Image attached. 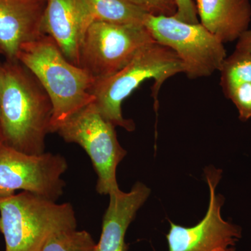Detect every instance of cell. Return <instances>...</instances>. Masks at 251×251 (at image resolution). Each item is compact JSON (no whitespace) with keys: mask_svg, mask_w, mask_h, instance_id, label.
I'll return each instance as SVG.
<instances>
[{"mask_svg":"<svg viewBox=\"0 0 251 251\" xmlns=\"http://www.w3.org/2000/svg\"><path fill=\"white\" fill-rule=\"evenodd\" d=\"M176 6V12L174 17L181 22L198 24L197 8L193 0H175Z\"/></svg>","mask_w":251,"mask_h":251,"instance_id":"cell-19","label":"cell"},{"mask_svg":"<svg viewBox=\"0 0 251 251\" xmlns=\"http://www.w3.org/2000/svg\"><path fill=\"white\" fill-rule=\"evenodd\" d=\"M77 228L72 204L22 191L0 198V232L5 251H41L54 234Z\"/></svg>","mask_w":251,"mask_h":251,"instance_id":"cell-4","label":"cell"},{"mask_svg":"<svg viewBox=\"0 0 251 251\" xmlns=\"http://www.w3.org/2000/svg\"><path fill=\"white\" fill-rule=\"evenodd\" d=\"M236 49L251 53V30L246 31L239 38Z\"/></svg>","mask_w":251,"mask_h":251,"instance_id":"cell-20","label":"cell"},{"mask_svg":"<svg viewBox=\"0 0 251 251\" xmlns=\"http://www.w3.org/2000/svg\"><path fill=\"white\" fill-rule=\"evenodd\" d=\"M0 54H2V51H1V49H0Z\"/></svg>","mask_w":251,"mask_h":251,"instance_id":"cell-22","label":"cell"},{"mask_svg":"<svg viewBox=\"0 0 251 251\" xmlns=\"http://www.w3.org/2000/svg\"><path fill=\"white\" fill-rule=\"evenodd\" d=\"M151 16H173L176 12L175 0H127Z\"/></svg>","mask_w":251,"mask_h":251,"instance_id":"cell-18","label":"cell"},{"mask_svg":"<svg viewBox=\"0 0 251 251\" xmlns=\"http://www.w3.org/2000/svg\"><path fill=\"white\" fill-rule=\"evenodd\" d=\"M115 127L92 103L69 117L54 132L67 143L77 144L85 150L98 177L96 190L102 196L120 191L117 169L127 151L119 142Z\"/></svg>","mask_w":251,"mask_h":251,"instance_id":"cell-5","label":"cell"},{"mask_svg":"<svg viewBox=\"0 0 251 251\" xmlns=\"http://www.w3.org/2000/svg\"><path fill=\"white\" fill-rule=\"evenodd\" d=\"M209 188V203L202 221L192 227L171 223L166 234L168 251H236L242 237L240 226L223 219L221 208L224 197L216 188L222 177V171L214 167L204 170Z\"/></svg>","mask_w":251,"mask_h":251,"instance_id":"cell-9","label":"cell"},{"mask_svg":"<svg viewBox=\"0 0 251 251\" xmlns=\"http://www.w3.org/2000/svg\"><path fill=\"white\" fill-rule=\"evenodd\" d=\"M17 60L36 77L50 99L53 107L51 133L94 103L90 90L95 79L85 69L68 60L50 36L44 34L23 44Z\"/></svg>","mask_w":251,"mask_h":251,"instance_id":"cell-2","label":"cell"},{"mask_svg":"<svg viewBox=\"0 0 251 251\" xmlns=\"http://www.w3.org/2000/svg\"><path fill=\"white\" fill-rule=\"evenodd\" d=\"M69 166L59 153L31 155L7 145L0 146V198L14 195L18 190L58 201L64 193L62 175Z\"/></svg>","mask_w":251,"mask_h":251,"instance_id":"cell-8","label":"cell"},{"mask_svg":"<svg viewBox=\"0 0 251 251\" xmlns=\"http://www.w3.org/2000/svg\"><path fill=\"white\" fill-rule=\"evenodd\" d=\"M223 92L237 107L242 121H247L251 118V82L236 84Z\"/></svg>","mask_w":251,"mask_h":251,"instance_id":"cell-17","label":"cell"},{"mask_svg":"<svg viewBox=\"0 0 251 251\" xmlns=\"http://www.w3.org/2000/svg\"><path fill=\"white\" fill-rule=\"evenodd\" d=\"M153 41L144 24L92 23L81 44L80 67L95 80L110 76Z\"/></svg>","mask_w":251,"mask_h":251,"instance_id":"cell-7","label":"cell"},{"mask_svg":"<svg viewBox=\"0 0 251 251\" xmlns=\"http://www.w3.org/2000/svg\"><path fill=\"white\" fill-rule=\"evenodd\" d=\"M144 25L156 42L177 54L188 78L209 77L220 72L227 57L224 43L201 23L190 24L174 16L148 14Z\"/></svg>","mask_w":251,"mask_h":251,"instance_id":"cell-6","label":"cell"},{"mask_svg":"<svg viewBox=\"0 0 251 251\" xmlns=\"http://www.w3.org/2000/svg\"><path fill=\"white\" fill-rule=\"evenodd\" d=\"M95 247L90 232L76 228L54 234L41 251H95Z\"/></svg>","mask_w":251,"mask_h":251,"instance_id":"cell-16","label":"cell"},{"mask_svg":"<svg viewBox=\"0 0 251 251\" xmlns=\"http://www.w3.org/2000/svg\"><path fill=\"white\" fill-rule=\"evenodd\" d=\"M2 143H3L2 138H1V132H0V146H1V145Z\"/></svg>","mask_w":251,"mask_h":251,"instance_id":"cell-21","label":"cell"},{"mask_svg":"<svg viewBox=\"0 0 251 251\" xmlns=\"http://www.w3.org/2000/svg\"><path fill=\"white\" fill-rule=\"evenodd\" d=\"M46 0H0V49L17 60L20 48L44 35Z\"/></svg>","mask_w":251,"mask_h":251,"instance_id":"cell-11","label":"cell"},{"mask_svg":"<svg viewBox=\"0 0 251 251\" xmlns=\"http://www.w3.org/2000/svg\"><path fill=\"white\" fill-rule=\"evenodd\" d=\"M91 23L144 24L148 14L127 0H83Z\"/></svg>","mask_w":251,"mask_h":251,"instance_id":"cell-14","label":"cell"},{"mask_svg":"<svg viewBox=\"0 0 251 251\" xmlns=\"http://www.w3.org/2000/svg\"><path fill=\"white\" fill-rule=\"evenodd\" d=\"M184 73L181 59L173 50L156 41L140 50L126 67L110 76L96 79L90 90L94 104L102 116L115 126L135 130L134 122L124 118V100L148 79L154 80L152 96L158 106V94L165 81Z\"/></svg>","mask_w":251,"mask_h":251,"instance_id":"cell-3","label":"cell"},{"mask_svg":"<svg viewBox=\"0 0 251 251\" xmlns=\"http://www.w3.org/2000/svg\"><path fill=\"white\" fill-rule=\"evenodd\" d=\"M91 24L83 0H46L43 32L55 41L68 60L79 67L81 44Z\"/></svg>","mask_w":251,"mask_h":251,"instance_id":"cell-10","label":"cell"},{"mask_svg":"<svg viewBox=\"0 0 251 251\" xmlns=\"http://www.w3.org/2000/svg\"><path fill=\"white\" fill-rule=\"evenodd\" d=\"M151 189L136 182L128 193L120 190L109 195L110 201L102 223V230L95 251H128L126 234L137 212L145 204Z\"/></svg>","mask_w":251,"mask_h":251,"instance_id":"cell-12","label":"cell"},{"mask_svg":"<svg viewBox=\"0 0 251 251\" xmlns=\"http://www.w3.org/2000/svg\"><path fill=\"white\" fill-rule=\"evenodd\" d=\"M53 107L39 80L18 60L0 64V132L3 143L31 155L45 153Z\"/></svg>","mask_w":251,"mask_h":251,"instance_id":"cell-1","label":"cell"},{"mask_svg":"<svg viewBox=\"0 0 251 251\" xmlns=\"http://www.w3.org/2000/svg\"><path fill=\"white\" fill-rule=\"evenodd\" d=\"M220 72L223 91L236 84L251 82V53L235 49L225 59Z\"/></svg>","mask_w":251,"mask_h":251,"instance_id":"cell-15","label":"cell"},{"mask_svg":"<svg viewBox=\"0 0 251 251\" xmlns=\"http://www.w3.org/2000/svg\"><path fill=\"white\" fill-rule=\"evenodd\" d=\"M201 24L225 43L239 39L251 21L249 0H196Z\"/></svg>","mask_w":251,"mask_h":251,"instance_id":"cell-13","label":"cell"}]
</instances>
